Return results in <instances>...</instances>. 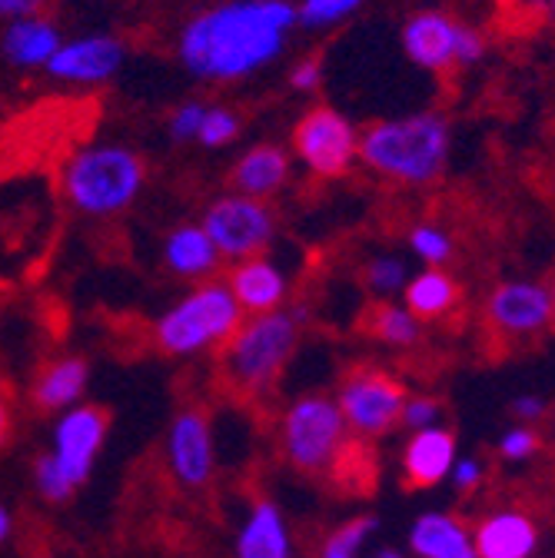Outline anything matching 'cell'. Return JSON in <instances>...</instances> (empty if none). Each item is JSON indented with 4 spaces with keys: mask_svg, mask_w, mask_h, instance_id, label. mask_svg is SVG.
Segmentation results:
<instances>
[{
    "mask_svg": "<svg viewBox=\"0 0 555 558\" xmlns=\"http://www.w3.org/2000/svg\"><path fill=\"white\" fill-rule=\"evenodd\" d=\"M293 27L290 0H227L183 24L177 57L200 81L237 84L280 57Z\"/></svg>",
    "mask_w": 555,
    "mask_h": 558,
    "instance_id": "cell-1",
    "label": "cell"
},
{
    "mask_svg": "<svg viewBox=\"0 0 555 558\" xmlns=\"http://www.w3.org/2000/svg\"><path fill=\"white\" fill-rule=\"evenodd\" d=\"M453 150V126L443 113L376 120L360 133V163L399 186H430L443 177Z\"/></svg>",
    "mask_w": 555,
    "mask_h": 558,
    "instance_id": "cell-2",
    "label": "cell"
},
{
    "mask_svg": "<svg viewBox=\"0 0 555 558\" xmlns=\"http://www.w3.org/2000/svg\"><path fill=\"white\" fill-rule=\"evenodd\" d=\"M144 157L123 144H91L63 163L60 190L77 214L107 220L130 209L144 193Z\"/></svg>",
    "mask_w": 555,
    "mask_h": 558,
    "instance_id": "cell-3",
    "label": "cell"
},
{
    "mask_svg": "<svg viewBox=\"0 0 555 558\" xmlns=\"http://www.w3.org/2000/svg\"><path fill=\"white\" fill-rule=\"evenodd\" d=\"M246 319L243 306L230 293L227 279H203L190 293H183L170 310L154 323V342L164 356L190 360L203 353H217Z\"/></svg>",
    "mask_w": 555,
    "mask_h": 558,
    "instance_id": "cell-4",
    "label": "cell"
},
{
    "mask_svg": "<svg viewBox=\"0 0 555 558\" xmlns=\"http://www.w3.org/2000/svg\"><path fill=\"white\" fill-rule=\"evenodd\" d=\"M303 323V313H293L287 306L263 316H246L230 342L220 349L227 383L246 396H266L297 356Z\"/></svg>",
    "mask_w": 555,
    "mask_h": 558,
    "instance_id": "cell-5",
    "label": "cell"
},
{
    "mask_svg": "<svg viewBox=\"0 0 555 558\" xmlns=\"http://www.w3.org/2000/svg\"><path fill=\"white\" fill-rule=\"evenodd\" d=\"M276 442L283 459L303 475H336L346 469L360 442L329 392H306L293 399L280 423H276Z\"/></svg>",
    "mask_w": 555,
    "mask_h": 558,
    "instance_id": "cell-6",
    "label": "cell"
},
{
    "mask_svg": "<svg viewBox=\"0 0 555 558\" xmlns=\"http://www.w3.org/2000/svg\"><path fill=\"white\" fill-rule=\"evenodd\" d=\"M336 405L346 418V426L360 442H373L389 436L399 426L402 405L409 399V389L399 376L376 363H360L339 379Z\"/></svg>",
    "mask_w": 555,
    "mask_h": 558,
    "instance_id": "cell-7",
    "label": "cell"
},
{
    "mask_svg": "<svg viewBox=\"0 0 555 558\" xmlns=\"http://www.w3.org/2000/svg\"><path fill=\"white\" fill-rule=\"evenodd\" d=\"M200 227L214 240L217 253L230 263L263 256L280 233V217L269 199H253L243 193H224L206 203Z\"/></svg>",
    "mask_w": 555,
    "mask_h": 558,
    "instance_id": "cell-8",
    "label": "cell"
},
{
    "mask_svg": "<svg viewBox=\"0 0 555 558\" xmlns=\"http://www.w3.org/2000/svg\"><path fill=\"white\" fill-rule=\"evenodd\" d=\"M482 326L499 345H526L552 329L548 283L535 279H503L482 303Z\"/></svg>",
    "mask_w": 555,
    "mask_h": 558,
    "instance_id": "cell-9",
    "label": "cell"
},
{
    "mask_svg": "<svg viewBox=\"0 0 555 558\" xmlns=\"http://www.w3.org/2000/svg\"><path fill=\"white\" fill-rule=\"evenodd\" d=\"M293 154L319 180L346 177L360 160V130L333 107H313L293 126Z\"/></svg>",
    "mask_w": 555,
    "mask_h": 558,
    "instance_id": "cell-10",
    "label": "cell"
},
{
    "mask_svg": "<svg viewBox=\"0 0 555 558\" xmlns=\"http://www.w3.org/2000/svg\"><path fill=\"white\" fill-rule=\"evenodd\" d=\"M107 433H110V415L100 405L81 402V405L57 415L50 456L77 488L91 478V472L100 459V449L107 442Z\"/></svg>",
    "mask_w": 555,
    "mask_h": 558,
    "instance_id": "cell-11",
    "label": "cell"
},
{
    "mask_svg": "<svg viewBox=\"0 0 555 558\" xmlns=\"http://www.w3.org/2000/svg\"><path fill=\"white\" fill-rule=\"evenodd\" d=\"M167 465L183 488H203L217 472V446L210 415L186 405L167 429Z\"/></svg>",
    "mask_w": 555,
    "mask_h": 558,
    "instance_id": "cell-12",
    "label": "cell"
},
{
    "mask_svg": "<svg viewBox=\"0 0 555 558\" xmlns=\"http://www.w3.org/2000/svg\"><path fill=\"white\" fill-rule=\"evenodd\" d=\"M126 60V44L113 34H87L77 40H63L60 50L44 66L47 77L77 87H100L110 84Z\"/></svg>",
    "mask_w": 555,
    "mask_h": 558,
    "instance_id": "cell-13",
    "label": "cell"
},
{
    "mask_svg": "<svg viewBox=\"0 0 555 558\" xmlns=\"http://www.w3.org/2000/svg\"><path fill=\"white\" fill-rule=\"evenodd\" d=\"M475 558H535L542 545V525L532 512L503 506L472 522Z\"/></svg>",
    "mask_w": 555,
    "mask_h": 558,
    "instance_id": "cell-14",
    "label": "cell"
},
{
    "mask_svg": "<svg viewBox=\"0 0 555 558\" xmlns=\"http://www.w3.org/2000/svg\"><path fill=\"white\" fill-rule=\"evenodd\" d=\"M462 21L446 11H415L402 24V50L406 57L430 74H446L456 66Z\"/></svg>",
    "mask_w": 555,
    "mask_h": 558,
    "instance_id": "cell-15",
    "label": "cell"
},
{
    "mask_svg": "<svg viewBox=\"0 0 555 558\" xmlns=\"http://www.w3.org/2000/svg\"><path fill=\"white\" fill-rule=\"evenodd\" d=\"M456 459H459V442H456L453 429L433 426V429L409 433V439L402 446V456H399L402 485L412 488V493L436 488V485H443L449 478Z\"/></svg>",
    "mask_w": 555,
    "mask_h": 558,
    "instance_id": "cell-16",
    "label": "cell"
},
{
    "mask_svg": "<svg viewBox=\"0 0 555 558\" xmlns=\"http://www.w3.org/2000/svg\"><path fill=\"white\" fill-rule=\"evenodd\" d=\"M227 287L246 316H263V313L283 310L287 296H290V279H287L283 266L276 259H269L266 253L243 259V263H233V269L227 272Z\"/></svg>",
    "mask_w": 555,
    "mask_h": 558,
    "instance_id": "cell-17",
    "label": "cell"
},
{
    "mask_svg": "<svg viewBox=\"0 0 555 558\" xmlns=\"http://www.w3.org/2000/svg\"><path fill=\"white\" fill-rule=\"evenodd\" d=\"M237 558H293V535L283 509L273 499H256L237 529Z\"/></svg>",
    "mask_w": 555,
    "mask_h": 558,
    "instance_id": "cell-18",
    "label": "cell"
},
{
    "mask_svg": "<svg viewBox=\"0 0 555 558\" xmlns=\"http://www.w3.org/2000/svg\"><path fill=\"white\" fill-rule=\"evenodd\" d=\"M293 173V160L280 144H256L240 154V160L230 170V190L253 196V199H273Z\"/></svg>",
    "mask_w": 555,
    "mask_h": 558,
    "instance_id": "cell-19",
    "label": "cell"
},
{
    "mask_svg": "<svg viewBox=\"0 0 555 558\" xmlns=\"http://www.w3.org/2000/svg\"><path fill=\"white\" fill-rule=\"evenodd\" d=\"M409 551L415 558H475L472 525L453 512H423L409 525Z\"/></svg>",
    "mask_w": 555,
    "mask_h": 558,
    "instance_id": "cell-20",
    "label": "cell"
},
{
    "mask_svg": "<svg viewBox=\"0 0 555 558\" xmlns=\"http://www.w3.org/2000/svg\"><path fill=\"white\" fill-rule=\"evenodd\" d=\"M87 386H91L87 360H81V356H57V360H50L37 373V379L31 386V402L40 412H47V415H60V412H67V409H74V405L84 402Z\"/></svg>",
    "mask_w": 555,
    "mask_h": 558,
    "instance_id": "cell-21",
    "label": "cell"
},
{
    "mask_svg": "<svg viewBox=\"0 0 555 558\" xmlns=\"http://www.w3.org/2000/svg\"><path fill=\"white\" fill-rule=\"evenodd\" d=\"M60 44L63 37L57 21L34 14V17L11 21L4 27V34H0V57L17 70H44L50 57L60 50Z\"/></svg>",
    "mask_w": 555,
    "mask_h": 558,
    "instance_id": "cell-22",
    "label": "cell"
},
{
    "mask_svg": "<svg viewBox=\"0 0 555 558\" xmlns=\"http://www.w3.org/2000/svg\"><path fill=\"white\" fill-rule=\"evenodd\" d=\"M224 256L217 253L214 240L206 236L200 223H180L164 236V266L177 279H190V283H203L214 279Z\"/></svg>",
    "mask_w": 555,
    "mask_h": 558,
    "instance_id": "cell-23",
    "label": "cell"
},
{
    "mask_svg": "<svg viewBox=\"0 0 555 558\" xmlns=\"http://www.w3.org/2000/svg\"><path fill=\"white\" fill-rule=\"evenodd\" d=\"M459 303H462L459 279L446 272L443 266H426L423 272L409 276V283L402 290V306L423 326L446 319L449 313L459 310Z\"/></svg>",
    "mask_w": 555,
    "mask_h": 558,
    "instance_id": "cell-24",
    "label": "cell"
},
{
    "mask_svg": "<svg viewBox=\"0 0 555 558\" xmlns=\"http://www.w3.org/2000/svg\"><path fill=\"white\" fill-rule=\"evenodd\" d=\"M366 329L376 342L389 349H415L423 342V323L415 319L402 303L393 300H376V306L366 316Z\"/></svg>",
    "mask_w": 555,
    "mask_h": 558,
    "instance_id": "cell-25",
    "label": "cell"
},
{
    "mask_svg": "<svg viewBox=\"0 0 555 558\" xmlns=\"http://www.w3.org/2000/svg\"><path fill=\"white\" fill-rule=\"evenodd\" d=\"M379 529L376 515H353L339 522L319 545L316 558H363V548L370 542V535Z\"/></svg>",
    "mask_w": 555,
    "mask_h": 558,
    "instance_id": "cell-26",
    "label": "cell"
},
{
    "mask_svg": "<svg viewBox=\"0 0 555 558\" xmlns=\"http://www.w3.org/2000/svg\"><path fill=\"white\" fill-rule=\"evenodd\" d=\"M409 283V272H406V263L393 253H379L373 259H366L363 266V287L370 290V296L376 300H389L396 293H402Z\"/></svg>",
    "mask_w": 555,
    "mask_h": 558,
    "instance_id": "cell-27",
    "label": "cell"
},
{
    "mask_svg": "<svg viewBox=\"0 0 555 558\" xmlns=\"http://www.w3.org/2000/svg\"><path fill=\"white\" fill-rule=\"evenodd\" d=\"M366 0H300L297 4V24L306 31H329L342 21L360 14Z\"/></svg>",
    "mask_w": 555,
    "mask_h": 558,
    "instance_id": "cell-28",
    "label": "cell"
},
{
    "mask_svg": "<svg viewBox=\"0 0 555 558\" xmlns=\"http://www.w3.org/2000/svg\"><path fill=\"white\" fill-rule=\"evenodd\" d=\"M406 243H409L412 256L420 259L423 266H446L453 259V253H456L453 236L436 223H415L406 233Z\"/></svg>",
    "mask_w": 555,
    "mask_h": 558,
    "instance_id": "cell-29",
    "label": "cell"
},
{
    "mask_svg": "<svg viewBox=\"0 0 555 558\" xmlns=\"http://www.w3.org/2000/svg\"><path fill=\"white\" fill-rule=\"evenodd\" d=\"M240 130H243V117L237 110H230L224 104H210V107H206L196 144L206 147V150H220V147L233 144V140L240 136Z\"/></svg>",
    "mask_w": 555,
    "mask_h": 558,
    "instance_id": "cell-30",
    "label": "cell"
},
{
    "mask_svg": "<svg viewBox=\"0 0 555 558\" xmlns=\"http://www.w3.org/2000/svg\"><path fill=\"white\" fill-rule=\"evenodd\" d=\"M34 488L40 493V499H47L50 506H63L67 499L77 493V485L63 475V469L53 462L50 452L34 459Z\"/></svg>",
    "mask_w": 555,
    "mask_h": 558,
    "instance_id": "cell-31",
    "label": "cell"
},
{
    "mask_svg": "<svg viewBox=\"0 0 555 558\" xmlns=\"http://www.w3.org/2000/svg\"><path fill=\"white\" fill-rule=\"evenodd\" d=\"M542 452V433L539 426H512L496 439V456L503 462H529Z\"/></svg>",
    "mask_w": 555,
    "mask_h": 558,
    "instance_id": "cell-32",
    "label": "cell"
},
{
    "mask_svg": "<svg viewBox=\"0 0 555 558\" xmlns=\"http://www.w3.org/2000/svg\"><path fill=\"white\" fill-rule=\"evenodd\" d=\"M443 399L436 396H412L406 399L402 405V415H399V426L409 429V433H420V429H433V426H443Z\"/></svg>",
    "mask_w": 555,
    "mask_h": 558,
    "instance_id": "cell-33",
    "label": "cell"
},
{
    "mask_svg": "<svg viewBox=\"0 0 555 558\" xmlns=\"http://www.w3.org/2000/svg\"><path fill=\"white\" fill-rule=\"evenodd\" d=\"M206 107H210V104H203V100H183V104L170 113L167 130H170V136L177 140V144H186V140H196V136H200Z\"/></svg>",
    "mask_w": 555,
    "mask_h": 558,
    "instance_id": "cell-34",
    "label": "cell"
},
{
    "mask_svg": "<svg viewBox=\"0 0 555 558\" xmlns=\"http://www.w3.org/2000/svg\"><path fill=\"white\" fill-rule=\"evenodd\" d=\"M449 478H453L456 493L472 496V493H479L482 482H485V465L479 459H472V456H459L456 465H453V472H449Z\"/></svg>",
    "mask_w": 555,
    "mask_h": 558,
    "instance_id": "cell-35",
    "label": "cell"
},
{
    "mask_svg": "<svg viewBox=\"0 0 555 558\" xmlns=\"http://www.w3.org/2000/svg\"><path fill=\"white\" fill-rule=\"evenodd\" d=\"M509 415L516 418L519 426H539L542 418L548 415V402H545L542 396L522 392V396H516V399H512V405H509Z\"/></svg>",
    "mask_w": 555,
    "mask_h": 558,
    "instance_id": "cell-36",
    "label": "cell"
},
{
    "mask_svg": "<svg viewBox=\"0 0 555 558\" xmlns=\"http://www.w3.org/2000/svg\"><path fill=\"white\" fill-rule=\"evenodd\" d=\"M323 84V60L319 57H303L290 70V87L300 94H310Z\"/></svg>",
    "mask_w": 555,
    "mask_h": 558,
    "instance_id": "cell-37",
    "label": "cell"
},
{
    "mask_svg": "<svg viewBox=\"0 0 555 558\" xmlns=\"http://www.w3.org/2000/svg\"><path fill=\"white\" fill-rule=\"evenodd\" d=\"M47 0H0V21L11 24V21H21V17H34V14H44Z\"/></svg>",
    "mask_w": 555,
    "mask_h": 558,
    "instance_id": "cell-38",
    "label": "cell"
},
{
    "mask_svg": "<svg viewBox=\"0 0 555 558\" xmlns=\"http://www.w3.org/2000/svg\"><path fill=\"white\" fill-rule=\"evenodd\" d=\"M11 433H14V412L4 399H0V446H8Z\"/></svg>",
    "mask_w": 555,
    "mask_h": 558,
    "instance_id": "cell-39",
    "label": "cell"
},
{
    "mask_svg": "<svg viewBox=\"0 0 555 558\" xmlns=\"http://www.w3.org/2000/svg\"><path fill=\"white\" fill-rule=\"evenodd\" d=\"M11 535H14V515L4 502H0V545H4Z\"/></svg>",
    "mask_w": 555,
    "mask_h": 558,
    "instance_id": "cell-40",
    "label": "cell"
},
{
    "mask_svg": "<svg viewBox=\"0 0 555 558\" xmlns=\"http://www.w3.org/2000/svg\"><path fill=\"white\" fill-rule=\"evenodd\" d=\"M376 558H406V555H402L399 548H379V551H376Z\"/></svg>",
    "mask_w": 555,
    "mask_h": 558,
    "instance_id": "cell-41",
    "label": "cell"
},
{
    "mask_svg": "<svg viewBox=\"0 0 555 558\" xmlns=\"http://www.w3.org/2000/svg\"><path fill=\"white\" fill-rule=\"evenodd\" d=\"M548 300H552V329H555V276H552V283H548Z\"/></svg>",
    "mask_w": 555,
    "mask_h": 558,
    "instance_id": "cell-42",
    "label": "cell"
},
{
    "mask_svg": "<svg viewBox=\"0 0 555 558\" xmlns=\"http://www.w3.org/2000/svg\"><path fill=\"white\" fill-rule=\"evenodd\" d=\"M542 11L555 17V0H542Z\"/></svg>",
    "mask_w": 555,
    "mask_h": 558,
    "instance_id": "cell-43",
    "label": "cell"
},
{
    "mask_svg": "<svg viewBox=\"0 0 555 558\" xmlns=\"http://www.w3.org/2000/svg\"><path fill=\"white\" fill-rule=\"evenodd\" d=\"M499 8H516V4H522V0H496Z\"/></svg>",
    "mask_w": 555,
    "mask_h": 558,
    "instance_id": "cell-44",
    "label": "cell"
},
{
    "mask_svg": "<svg viewBox=\"0 0 555 558\" xmlns=\"http://www.w3.org/2000/svg\"><path fill=\"white\" fill-rule=\"evenodd\" d=\"M552 433H555V412H552Z\"/></svg>",
    "mask_w": 555,
    "mask_h": 558,
    "instance_id": "cell-45",
    "label": "cell"
},
{
    "mask_svg": "<svg viewBox=\"0 0 555 558\" xmlns=\"http://www.w3.org/2000/svg\"><path fill=\"white\" fill-rule=\"evenodd\" d=\"M0 386H4V376H0Z\"/></svg>",
    "mask_w": 555,
    "mask_h": 558,
    "instance_id": "cell-46",
    "label": "cell"
}]
</instances>
